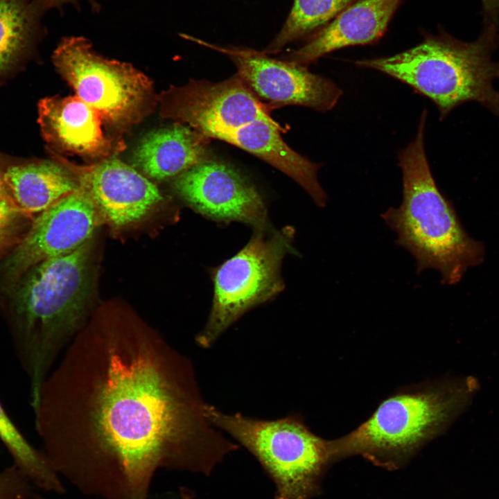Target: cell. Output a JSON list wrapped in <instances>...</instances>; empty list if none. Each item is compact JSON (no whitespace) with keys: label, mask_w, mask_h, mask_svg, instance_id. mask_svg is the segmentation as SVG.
I'll list each match as a JSON object with an SVG mask.
<instances>
[{"label":"cell","mask_w":499,"mask_h":499,"mask_svg":"<svg viewBox=\"0 0 499 499\" xmlns=\"http://www.w3.org/2000/svg\"><path fill=\"white\" fill-rule=\"evenodd\" d=\"M193 365L128 303L96 306L33 407L59 475L101 499H149L160 469L209 476L240 446L207 416Z\"/></svg>","instance_id":"cell-1"},{"label":"cell","mask_w":499,"mask_h":499,"mask_svg":"<svg viewBox=\"0 0 499 499\" xmlns=\"http://www.w3.org/2000/svg\"><path fill=\"white\" fill-rule=\"evenodd\" d=\"M93 252L92 238L35 264L0 295L1 313L29 380L32 407L55 361L97 306Z\"/></svg>","instance_id":"cell-2"},{"label":"cell","mask_w":499,"mask_h":499,"mask_svg":"<svg viewBox=\"0 0 499 499\" xmlns=\"http://www.w3.org/2000/svg\"><path fill=\"white\" fill-rule=\"evenodd\" d=\"M426 117L423 110L415 139L399 155L402 202L381 217L396 234V244L414 257L417 273L435 269L442 283L453 285L469 267L483 261L484 250L465 231L453 204L436 185L424 149Z\"/></svg>","instance_id":"cell-3"},{"label":"cell","mask_w":499,"mask_h":499,"mask_svg":"<svg viewBox=\"0 0 499 499\" xmlns=\"http://www.w3.org/2000/svg\"><path fill=\"white\" fill-rule=\"evenodd\" d=\"M418 45L387 57L359 60L354 64L389 75L428 97L438 108L440 120L457 106L475 101L499 116V62L492 60L499 46V30L484 28L467 42L444 30L424 33Z\"/></svg>","instance_id":"cell-4"},{"label":"cell","mask_w":499,"mask_h":499,"mask_svg":"<svg viewBox=\"0 0 499 499\" xmlns=\"http://www.w3.org/2000/svg\"><path fill=\"white\" fill-rule=\"evenodd\" d=\"M476 387L471 378L444 379L390 396L359 427L333 440L336 462L360 455L377 466L400 469L444 432L470 403Z\"/></svg>","instance_id":"cell-5"},{"label":"cell","mask_w":499,"mask_h":499,"mask_svg":"<svg viewBox=\"0 0 499 499\" xmlns=\"http://www.w3.org/2000/svg\"><path fill=\"white\" fill-rule=\"evenodd\" d=\"M206 413L216 428L257 460L274 485L275 499H311L321 493L324 475L336 462L333 440L312 432L301 415L257 419L209 403Z\"/></svg>","instance_id":"cell-6"},{"label":"cell","mask_w":499,"mask_h":499,"mask_svg":"<svg viewBox=\"0 0 499 499\" xmlns=\"http://www.w3.org/2000/svg\"><path fill=\"white\" fill-rule=\"evenodd\" d=\"M294 230L270 226L255 229L247 245L216 268L210 313L195 343L209 349L244 314L275 297L283 289L281 265L293 251Z\"/></svg>","instance_id":"cell-7"},{"label":"cell","mask_w":499,"mask_h":499,"mask_svg":"<svg viewBox=\"0 0 499 499\" xmlns=\"http://www.w3.org/2000/svg\"><path fill=\"white\" fill-rule=\"evenodd\" d=\"M52 58L76 96L109 123L127 127L150 111L153 100L150 79L128 63L98 54L84 37L62 39Z\"/></svg>","instance_id":"cell-8"},{"label":"cell","mask_w":499,"mask_h":499,"mask_svg":"<svg viewBox=\"0 0 499 499\" xmlns=\"http://www.w3.org/2000/svg\"><path fill=\"white\" fill-rule=\"evenodd\" d=\"M102 220L79 187L36 216L21 240L0 259V295L25 272L93 238Z\"/></svg>","instance_id":"cell-9"},{"label":"cell","mask_w":499,"mask_h":499,"mask_svg":"<svg viewBox=\"0 0 499 499\" xmlns=\"http://www.w3.org/2000/svg\"><path fill=\"white\" fill-rule=\"evenodd\" d=\"M162 114L208 138L223 136L255 120L272 119L267 105L236 74L213 82L191 80L161 96Z\"/></svg>","instance_id":"cell-10"},{"label":"cell","mask_w":499,"mask_h":499,"mask_svg":"<svg viewBox=\"0 0 499 499\" xmlns=\"http://www.w3.org/2000/svg\"><path fill=\"white\" fill-rule=\"evenodd\" d=\"M186 38L228 57L247 87L272 105H299L326 112L337 104L342 94L333 82L310 72L307 66L271 58L262 51L221 46L191 36Z\"/></svg>","instance_id":"cell-11"},{"label":"cell","mask_w":499,"mask_h":499,"mask_svg":"<svg viewBox=\"0 0 499 499\" xmlns=\"http://www.w3.org/2000/svg\"><path fill=\"white\" fill-rule=\"evenodd\" d=\"M175 193L202 215L220 222H240L254 229L269 227L263 199L245 177L231 166L203 159L176 176Z\"/></svg>","instance_id":"cell-12"},{"label":"cell","mask_w":499,"mask_h":499,"mask_svg":"<svg viewBox=\"0 0 499 499\" xmlns=\"http://www.w3.org/2000/svg\"><path fill=\"white\" fill-rule=\"evenodd\" d=\"M90 198L102 222L120 228L147 216L163 197L155 184L116 158L89 166L64 164Z\"/></svg>","instance_id":"cell-13"},{"label":"cell","mask_w":499,"mask_h":499,"mask_svg":"<svg viewBox=\"0 0 499 499\" xmlns=\"http://www.w3.org/2000/svg\"><path fill=\"white\" fill-rule=\"evenodd\" d=\"M103 118L78 96H52L38 105V122L45 140L62 152L105 159L123 143L105 135Z\"/></svg>","instance_id":"cell-14"},{"label":"cell","mask_w":499,"mask_h":499,"mask_svg":"<svg viewBox=\"0 0 499 499\" xmlns=\"http://www.w3.org/2000/svg\"><path fill=\"white\" fill-rule=\"evenodd\" d=\"M403 0H356L300 48L281 59L308 66L342 48L380 40Z\"/></svg>","instance_id":"cell-15"},{"label":"cell","mask_w":499,"mask_h":499,"mask_svg":"<svg viewBox=\"0 0 499 499\" xmlns=\"http://www.w3.org/2000/svg\"><path fill=\"white\" fill-rule=\"evenodd\" d=\"M283 129L273 119H257L231 131L221 139L270 164L292 178L312 198L325 207L327 195L317 180L319 164L290 148L280 132Z\"/></svg>","instance_id":"cell-16"},{"label":"cell","mask_w":499,"mask_h":499,"mask_svg":"<svg viewBox=\"0 0 499 499\" xmlns=\"http://www.w3.org/2000/svg\"><path fill=\"white\" fill-rule=\"evenodd\" d=\"M207 139L177 123L147 134L135 149L133 161L150 178L176 177L205 159Z\"/></svg>","instance_id":"cell-17"},{"label":"cell","mask_w":499,"mask_h":499,"mask_svg":"<svg viewBox=\"0 0 499 499\" xmlns=\"http://www.w3.org/2000/svg\"><path fill=\"white\" fill-rule=\"evenodd\" d=\"M3 175L15 204L33 217L79 189L72 172L53 161L12 166Z\"/></svg>","instance_id":"cell-18"},{"label":"cell","mask_w":499,"mask_h":499,"mask_svg":"<svg viewBox=\"0 0 499 499\" xmlns=\"http://www.w3.org/2000/svg\"><path fill=\"white\" fill-rule=\"evenodd\" d=\"M45 10L37 0H0V73L16 62L29 46Z\"/></svg>","instance_id":"cell-19"},{"label":"cell","mask_w":499,"mask_h":499,"mask_svg":"<svg viewBox=\"0 0 499 499\" xmlns=\"http://www.w3.org/2000/svg\"><path fill=\"white\" fill-rule=\"evenodd\" d=\"M0 440L12 456L14 465L39 489L63 493L60 475L44 452L33 446L10 419L0 403Z\"/></svg>","instance_id":"cell-20"},{"label":"cell","mask_w":499,"mask_h":499,"mask_svg":"<svg viewBox=\"0 0 499 499\" xmlns=\"http://www.w3.org/2000/svg\"><path fill=\"white\" fill-rule=\"evenodd\" d=\"M356 0H294L281 29L262 51L279 53L288 44L320 30Z\"/></svg>","instance_id":"cell-21"},{"label":"cell","mask_w":499,"mask_h":499,"mask_svg":"<svg viewBox=\"0 0 499 499\" xmlns=\"http://www.w3.org/2000/svg\"><path fill=\"white\" fill-rule=\"evenodd\" d=\"M35 217L14 202L0 201V250L8 252L24 236Z\"/></svg>","instance_id":"cell-22"},{"label":"cell","mask_w":499,"mask_h":499,"mask_svg":"<svg viewBox=\"0 0 499 499\" xmlns=\"http://www.w3.org/2000/svg\"><path fill=\"white\" fill-rule=\"evenodd\" d=\"M15 465L0 471V499H44Z\"/></svg>","instance_id":"cell-23"},{"label":"cell","mask_w":499,"mask_h":499,"mask_svg":"<svg viewBox=\"0 0 499 499\" xmlns=\"http://www.w3.org/2000/svg\"><path fill=\"white\" fill-rule=\"evenodd\" d=\"M484 28L499 30V0H481Z\"/></svg>","instance_id":"cell-24"},{"label":"cell","mask_w":499,"mask_h":499,"mask_svg":"<svg viewBox=\"0 0 499 499\" xmlns=\"http://www.w3.org/2000/svg\"><path fill=\"white\" fill-rule=\"evenodd\" d=\"M41 3L46 9L49 8H61L67 3H71L76 8L79 7V0H37ZM91 5L92 10L98 12L100 10V5L96 0H87Z\"/></svg>","instance_id":"cell-25"},{"label":"cell","mask_w":499,"mask_h":499,"mask_svg":"<svg viewBox=\"0 0 499 499\" xmlns=\"http://www.w3.org/2000/svg\"><path fill=\"white\" fill-rule=\"evenodd\" d=\"M0 201L14 202L8 186L5 181L3 172L0 170ZM15 203V202H14Z\"/></svg>","instance_id":"cell-26"},{"label":"cell","mask_w":499,"mask_h":499,"mask_svg":"<svg viewBox=\"0 0 499 499\" xmlns=\"http://www.w3.org/2000/svg\"><path fill=\"white\" fill-rule=\"evenodd\" d=\"M8 252L0 250V259H2Z\"/></svg>","instance_id":"cell-27"}]
</instances>
